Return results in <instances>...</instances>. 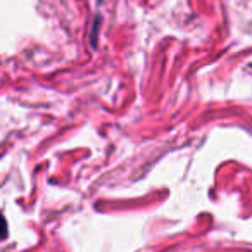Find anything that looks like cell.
Masks as SVG:
<instances>
[{"label": "cell", "instance_id": "6da1fadb", "mask_svg": "<svg viewBox=\"0 0 252 252\" xmlns=\"http://www.w3.org/2000/svg\"><path fill=\"white\" fill-rule=\"evenodd\" d=\"M7 237V223H5V218L0 214V238Z\"/></svg>", "mask_w": 252, "mask_h": 252}]
</instances>
